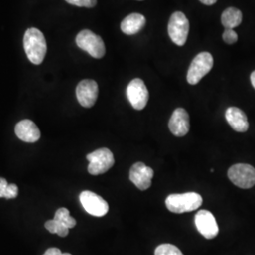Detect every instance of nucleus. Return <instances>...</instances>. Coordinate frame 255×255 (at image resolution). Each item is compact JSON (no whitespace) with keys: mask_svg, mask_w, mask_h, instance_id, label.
<instances>
[{"mask_svg":"<svg viewBox=\"0 0 255 255\" xmlns=\"http://www.w3.org/2000/svg\"><path fill=\"white\" fill-rule=\"evenodd\" d=\"M86 159L89 161L88 172L91 175L105 173L115 164V158L109 148L102 147L87 154Z\"/></svg>","mask_w":255,"mask_h":255,"instance_id":"39448f33","label":"nucleus"},{"mask_svg":"<svg viewBox=\"0 0 255 255\" xmlns=\"http://www.w3.org/2000/svg\"><path fill=\"white\" fill-rule=\"evenodd\" d=\"M202 198L196 192L169 195L165 200L166 208L175 214L195 211L201 207Z\"/></svg>","mask_w":255,"mask_h":255,"instance_id":"f03ea898","label":"nucleus"},{"mask_svg":"<svg viewBox=\"0 0 255 255\" xmlns=\"http://www.w3.org/2000/svg\"><path fill=\"white\" fill-rule=\"evenodd\" d=\"M214 65L213 56L209 52H201L192 61L187 72V82L191 85L198 84L201 79L209 73Z\"/></svg>","mask_w":255,"mask_h":255,"instance_id":"20e7f679","label":"nucleus"},{"mask_svg":"<svg viewBox=\"0 0 255 255\" xmlns=\"http://www.w3.org/2000/svg\"><path fill=\"white\" fill-rule=\"evenodd\" d=\"M77 46L86 51L93 58L101 59L106 52V48L101 36L89 29H83L76 37Z\"/></svg>","mask_w":255,"mask_h":255,"instance_id":"7ed1b4c3","label":"nucleus"},{"mask_svg":"<svg viewBox=\"0 0 255 255\" xmlns=\"http://www.w3.org/2000/svg\"><path fill=\"white\" fill-rule=\"evenodd\" d=\"M9 183L6 179L0 178V198H4V193L6 191Z\"/></svg>","mask_w":255,"mask_h":255,"instance_id":"b1692460","label":"nucleus"},{"mask_svg":"<svg viewBox=\"0 0 255 255\" xmlns=\"http://www.w3.org/2000/svg\"><path fill=\"white\" fill-rule=\"evenodd\" d=\"M78 101L84 108H91L99 97V85L93 80H83L76 89Z\"/></svg>","mask_w":255,"mask_h":255,"instance_id":"9d476101","label":"nucleus"},{"mask_svg":"<svg viewBox=\"0 0 255 255\" xmlns=\"http://www.w3.org/2000/svg\"><path fill=\"white\" fill-rule=\"evenodd\" d=\"M225 118L229 125L238 132H245L249 128V121L245 113L237 107H230L226 111Z\"/></svg>","mask_w":255,"mask_h":255,"instance_id":"2eb2a0df","label":"nucleus"},{"mask_svg":"<svg viewBox=\"0 0 255 255\" xmlns=\"http://www.w3.org/2000/svg\"><path fill=\"white\" fill-rule=\"evenodd\" d=\"M18 195V187L14 183H9L6 191L4 193L5 199H14Z\"/></svg>","mask_w":255,"mask_h":255,"instance_id":"5701e85b","label":"nucleus"},{"mask_svg":"<svg viewBox=\"0 0 255 255\" xmlns=\"http://www.w3.org/2000/svg\"><path fill=\"white\" fill-rule=\"evenodd\" d=\"M229 179L240 188H252L255 184V168L247 164H234L228 170Z\"/></svg>","mask_w":255,"mask_h":255,"instance_id":"0eeeda50","label":"nucleus"},{"mask_svg":"<svg viewBox=\"0 0 255 255\" xmlns=\"http://www.w3.org/2000/svg\"><path fill=\"white\" fill-rule=\"evenodd\" d=\"M140 1H141V0H140Z\"/></svg>","mask_w":255,"mask_h":255,"instance_id":"cd10ccee","label":"nucleus"},{"mask_svg":"<svg viewBox=\"0 0 255 255\" xmlns=\"http://www.w3.org/2000/svg\"><path fill=\"white\" fill-rule=\"evenodd\" d=\"M15 134L20 140L27 143H35L41 136L40 129L31 120L25 119L18 122L15 126Z\"/></svg>","mask_w":255,"mask_h":255,"instance_id":"4468645a","label":"nucleus"},{"mask_svg":"<svg viewBox=\"0 0 255 255\" xmlns=\"http://www.w3.org/2000/svg\"><path fill=\"white\" fill-rule=\"evenodd\" d=\"M80 201L84 210L94 217H103L109 211L107 201L94 192H82Z\"/></svg>","mask_w":255,"mask_h":255,"instance_id":"6e6552de","label":"nucleus"},{"mask_svg":"<svg viewBox=\"0 0 255 255\" xmlns=\"http://www.w3.org/2000/svg\"><path fill=\"white\" fill-rule=\"evenodd\" d=\"M154 171L144 163L133 164L129 170V180L140 190H146L151 185Z\"/></svg>","mask_w":255,"mask_h":255,"instance_id":"f8f14e48","label":"nucleus"},{"mask_svg":"<svg viewBox=\"0 0 255 255\" xmlns=\"http://www.w3.org/2000/svg\"><path fill=\"white\" fill-rule=\"evenodd\" d=\"M24 48L32 64H42L46 54V41L43 32L35 27L27 29L24 35Z\"/></svg>","mask_w":255,"mask_h":255,"instance_id":"f257e3e1","label":"nucleus"},{"mask_svg":"<svg viewBox=\"0 0 255 255\" xmlns=\"http://www.w3.org/2000/svg\"><path fill=\"white\" fill-rule=\"evenodd\" d=\"M155 255H183L179 248L172 244H162L155 250Z\"/></svg>","mask_w":255,"mask_h":255,"instance_id":"aec40b11","label":"nucleus"},{"mask_svg":"<svg viewBox=\"0 0 255 255\" xmlns=\"http://www.w3.org/2000/svg\"><path fill=\"white\" fill-rule=\"evenodd\" d=\"M67 3L77 6V7H85L93 8L97 5V0H65Z\"/></svg>","mask_w":255,"mask_h":255,"instance_id":"4be33fe9","label":"nucleus"},{"mask_svg":"<svg viewBox=\"0 0 255 255\" xmlns=\"http://www.w3.org/2000/svg\"><path fill=\"white\" fill-rule=\"evenodd\" d=\"M223 40L226 44L228 45H233L235 43H237V33L233 29V28H226L223 32Z\"/></svg>","mask_w":255,"mask_h":255,"instance_id":"412c9836","label":"nucleus"},{"mask_svg":"<svg viewBox=\"0 0 255 255\" xmlns=\"http://www.w3.org/2000/svg\"><path fill=\"white\" fill-rule=\"evenodd\" d=\"M168 127L175 136L186 135L190 128L189 116L187 112L182 108L175 110L169 120Z\"/></svg>","mask_w":255,"mask_h":255,"instance_id":"ddd939ff","label":"nucleus"},{"mask_svg":"<svg viewBox=\"0 0 255 255\" xmlns=\"http://www.w3.org/2000/svg\"><path fill=\"white\" fill-rule=\"evenodd\" d=\"M198 231L207 239H213L219 234V225L214 215L207 210H201L195 216Z\"/></svg>","mask_w":255,"mask_h":255,"instance_id":"9b49d317","label":"nucleus"},{"mask_svg":"<svg viewBox=\"0 0 255 255\" xmlns=\"http://www.w3.org/2000/svg\"><path fill=\"white\" fill-rule=\"evenodd\" d=\"M44 255H72L70 254H63L59 249L57 248H50L46 251V253L44 254Z\"/></svg>","mask_w":255,"mask_h":255,"instance_id":"393cba45","label":"nucleus"},{"mask_svg":"<svg viewBox=\"0 0 255 255\" xmlns=\"http://www.w3.org/2000/svg\"><path fill=\"white\" fill-rule=\"evenodd\" d=\"M168 34L175 45L182 46L187 40L189 32V21L181 11H176L171 15L168 23Z\"/></svg>","mask_w":255,"mask_h":255,"instance_id":"423d86ee","label":"nucleus"},{"mask_svg":"<svg viewBox=\"0 0 255 255\" xmlns=\"http://www.w3.org/2000/svg\"><path fill=\"white\" fill-rule=\"evenodd\" d=\"M59 223L63 224L66 228H74L77 224L76 219L70 216V213L66 208H60L57 210L55 213L54 219Z\"/></svg>","mask_w":255,"mask_h":255,"instance_id":"a211bd4d","label":"nucleus"},{"mask_svg":"<svg viewBox=\"0 0 255 255\" xmlns=\"http://www.w3.org/2000/svg\"><path fill=\"white\" fill-rule=\"evenodd\" d=\"M242 12L237 8H228L225 9L221 15V23L225 28H235L242 22Z\"/></svg>","mask_w":255,"mask_h":255,"instance_id":"f3484780","label":"nucleus"},{"mask_svg":"<svg viewBox=\"0 0 255 255\" xmlns=\"http://www.w3.org/2000/svg\"><path fill=\"white\" fill-rule=\"evenodd\" d=\"M202 4L204 5H207V6H211V5H214L218 0H200Z\"/></svg>","mask_w":255,"mask_h":255,"instance_id":"a878e982","label":"nucleus"},{"mask_svg":"<svg viewBox=\"0 0 255 255\" xmlns=\"http://www.w3.org/2000/svg\"><path fill=\"white\" fill-rule=\"evenodd\" d=\"M148 91L145 82L140 79H134L128 83L127 98L131 106L135 110H143L148 101Z\"/></svg>","mask_w":255,"mask_h":255,"instance_id":"1a4fd4ad","label":"nucleus"},{"mask_svg":"<svg viewBox=\"0 0 255 255\" xmlns=\"http://www.w3.org/2000/svg\"><path fill=\"white\" fill-rule=\"evenodd\" d=\"M251 82H252L253 86L255 88V71H254L252 75H251Z\"/></svg>","mask_w":255,"mask_h":255,"instance_id":"bb28decb","label":"nucleus"},{"mask_svg":"<svg viewBox=\"0 0 255 255\" xmlns=\"http://www.w3.org/2000/svg\"><path fill=\"white\" fill-rule=\"evenodd\" d=\"M45 227L46 230L51 233V234H57L60 237H65L68 233H69V229L66 228L63 224L59 223L58 221H56L55 219L52 220H48L46 221L45 224Z\"/></svg>","mask_w":255,"mask_h":255,"instance_id":"6ab92c4d","label":"nucleus"},{"mask_svg":"<svg viewBox=\"0 0 255 255\" xmlns=\"http://www.w3.org/2000/svg\"><path fill=\"white\" fill-rule=\"evenodd\" d=\"M146 25V18L141 13H131L121 22V30L127 35L138 33Z\"/></svg>","mask_w":255,"mask_h":255,"instance_id":"dca6fc26","label":"nucleus"}]
</instances>
